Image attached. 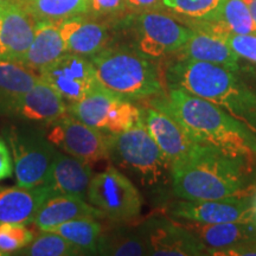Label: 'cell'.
Here are the masks:
<instances>
[{
  "label": "cell",
  "mask_w": 256,
  "mask_h": 256,
  "mask_svg": "<svg viewBox=\"0 0 256 256\" xmlns=\"http://www.w3.org/2000/svg\"><path fill=\"white\" fill-rule=\"evenodd\" d=\"M250 158L218 147L197 144L183 160L172 165L176 196L188 200H222L247 192Z\"/></svg>",
  "instance_id": "obj_1"
},
{
  "label": "cell",
  "mask_w": 256,
  "mask_h": 256,
  "mask_svg": "<svg viewBox=\"0 0 256 256\" xmlns=\"http://www.w3.org/2000/svg\"><path fill=\"white\" fill-rule=\"evenodd\" d=\"M150 104L176 119L192 139L254 159L256 133L212 102L180 89L152 98Z\"/></svg>",
  "instance_id": "obj_2"
},
{
  "label": "cell",
  "mask_w": 256,
  "mask_h": 256,
  "mask_svg": "<svg viewBox=\"0 0 256 256\" xmlns=\"http://www.w3.org/2000/svg\"><path fill=\"white\" fill-rule=\"evenodd\" d=\"M168 88L215 104L256 133V92L226 66L180 58L166 72Z\"/></svg>",
  "instance_id": "obj_3"
},
{
  "label": "cell",
  "mask_w": 256,
  "mask_h": 256,
  "mask_svg": "<svg viewBox=\"0 0 256 256\" xmlns=\"http://www.w3.org/2000/svg\"><path fill=\"white\" fill-rule=\"evenodd\" d=\"M90 60L98 84L124 100L139 101L164 94L158 69L138 49L104 48Z\"/></svg>",
  "instance_id": "obj_4"
},
{
  "label": "cell",
  "mask_w": 256,
  "mask_h": 256,
  "mask_svg": "<svg viewBox=\"0 0 256 256\" xmlns=\"http://www.w3.org/2000/svg\"><path fill=\"white\" fill-rule=\"evenodd\" d=\"M110 158L147 188H162L171 176V164L140 119L124 132L108 134Z\"/></svg>",
  "instance_id": "obj_5"
},
{
  "label": "cell",
  "mask_w": 256,
  "mask_h": 256,
  "mask_svg": "<svg viewBox=\"0 0 256 256\" xmlns=\"http://www.w3.org/2000/svg\"><path fill=\"white\" fill-rule=\"evenodd\" d=\"M2 138L14 159L17 185L34 188L46 183L57 151L46 130L30 124H12L2 128Z\"/></svg>",
  "instance_id": "obj_6"
},
{
  "label": "cell",
  "mask_w": 256,
  "mask_h": 256,
  "mask_svg": "<svg viewBox=\"0 0 256 256\" xmlns=\"http://www.w3.org/2000/svg\"><path fill=\"white\" fill-rule=\"evenodd\" d=\"M87 198L104 214V218L114 222L133 220L142 214V194L133 182L113 165L92 174Z\"/></svg>",
  "instance_id": "obj_7"
},
{
  "label": "cell",
  "mask_w": 256,
  "mask_h": 256,
  "mask_svg": "<svg viewBox=\"0 0 256 256\" xmlns=\"http://www.w3.org/2000/svg\"><path fill=\"white\" fill-rule=\"evenodd\" d=\"M68 106V113L106 134L124 132L142 119L140 108L96 84L84 98Z\"/></svg>",
  "instance_id": "obj_8"
},
{
  "label": "cell",
  "mask_w": 256,
  "mask_h": 256,
  "mask_svg": "<svg viewBox=\"0 0 256 256\" xmlns=\"http://www.w3.org/2000/svg\"><path fill=\"white\" fill-rule=\"evenodd\" d=\"M48 139L57 148L66 154L75 156L88 165L110 158L108 134L88 126L66 113L49 124Z\"/></svg>",
  "instance_id": "obj_9"
},
{
  "label": "cell",
  "mask_w": 256,
  "mask_h": 256,
  "mask_svg": "<svg viewBox=\"0 0 256 256\" xmlns=\"http://www.w3.org/2000/svg\"><path fill=\"white\" fill-rule=\"evenodd\" d=\"M134 24L136 49L150 58H159L179 51L194 32L171 16L158 11L139 14Z\"/></svg>",
  "instance_id": "obj_10"
},
{
  "label": "cell",
  "mask_w": 256,
  "mask_h": 256,
  "mask_svg": "<svg viewBox=\"0 0 256 256\" xmlns=\"http://www.w3.org/2000/svg\"><path fill=\"white\" fill-rule=\"evenodd\" d=\"M40 78L49 83L66 104L80 101L98 84L90 58L70 52L42 69Z\"/></svg>",
  "instance_id": "obj_11"
},
{
  "label": "cell",
  "mask_w": 256,
  "mask_h": 256,
  "mask_svg": "<svg viewBox=\"0 0 256 256\" xmlns=\"http://www.w3.org/2000/svg\"><path fill=\"white\" fill-rule=\"evenodd\" d=\"M174 218L197 223L252 222V197L234 196L222 200H180L168 208Z\"/></svg>",
  "instance_id": "obj_12"
},
{
  "label": "cell",
  "mask_w": 256,
  "mask_h": 256,
  "mask_svg": "<svg viewBox=\"0 0 256 256\" xmlns=\"http://www.w3.org/2000/svg\"><path fill=\"white\" fill-rule=\"evenodd\" d=\"M139 230L146 241L148 255L196 256L208 252L206 246L177 220L151 218L142 223Z\"/></svg>",
  "instance_id": "obj_13"
},
{
  "label": "cell",
  "mask_w": 256,
  "mask_h": 256,
  "mask_svg": "<svg viewBox=\"0 0 256 256\" xmlns=\"http://www.w3.org/2000/svg\"><path fill=\"white\" fill-rule=\"evenodd\" d=\"M140 113L147 132L164 153L171 168L183 160L200 144L188 136L177 120L165 112L150 104L140 108Z\"/></svg>",
  "instance_id": "obj_14"
},
{
  "label": "cell",
  "mask_w": 256,
  "mask_h": 256,
  "mask_svg": "<svg viewBox=\"0 0 256 256\" xmlns=\"http://www.w3.org/2000/svg\"><path fill=\"white\" fill-rule=\"evenodd\" d=\"M66 113L68 106L62 96L40 78L36 84L20 96L5 114L23 122L49 126Z\"/></svg>",
  "instance_id": "obj_15"
},
{
  "label": "cell",
  "mask_w": 256,
  "mask_h": 256,
  "mask_svg": "<svg viewBox=\"0 0 256 256\" xmlns=\"http://www.w3.org/2000/svg\"><path fill=\"white\" fill-rule=\"evenodd\" d=\"M37 20L18 2H11L0 19V60L22 62L34 37Z\"/></svg>",
  "instance_id": "obj_16"
},
{
  "label": "cell",
  "mask_w": 256,
  "mask_h": 256,
  "mask_svg": "<svg viewBox=\"0 0 256 256\" xmlns=\"http://www.w3.org/2000/svg\"><path fill=\"white\" fill-rule=\"evenodd\" d=\"M92 178V166L57 150L48 172L46 183L54 194L84 200Z\"/></svg>",
  "instance_id": "obj_17"
},
{
  "label": "cell",
  "mask_w": 256,
  "mask_h": 256,
  "mask_svg": "<svg viewBox=\"0 0 256 256\" xmlns=\"http://www.w3.org/2000/svg\"><path fill=\"white\" fill-rule=\"evenodd\" d=\"M60 31L66 52L88 58L104 50L110 40L107 25L98 23L88 14L60 22Z\"/></svg>",
  "instance_id": "obj_18"
},
{
  "label": "cell",
  "mask_w": 256,
  "mask_h": 256,
  "mask_svg": "<svg viewBox=\"0 0 256 256\" xmlns=\"http://www.w3.org/2000/svg\"><path fill=\"white\" fill-rule=\"evenodd\" d=\"M52 194L46 185L0 186V223H32L42 204Z\"/></svg>",
  "instance_id": "obj_19"
},
{
  "label": "cell",
  "mask_w": 256,
  "mask_h": 256,
  "mask_svg": "<svg viewBox=\"0 0 256 256\" xmlns=\"http://www.w3.org/2000/svg\"><path fill=\"white\" fill-rule=\"evenodd\" d=\"M194 234L206 246L208 252L232 247L249 241H256V224L252 222L232 223H197L177 220Z\"/></svg>",
  "instance_id": "obj_20"
},
{
  "label": "cell",
  "mask_w": 256,
  "mask_h": 256,
  "mask_svg": "<svg viewBox=\"0 0 256 256\" xmlns=\"http://www.w3.org/2000/svg\"><path fill=\"white\" fill-rule=\"evenodd\" d=\"M80 217L104 218L100 210L88 204L83 198L52 194L42 204L32 223L36 224L42 232H46Z\"/></svg>",
  "instance_id": "obj_21"
},
{
  "label": "cell",
  "mask_w": 256,
  "mask_h": 256,
  "mask_svg": "<svg viewBox=\"0 0 256 256\" xmlns=\"http://www.w3.org/2000/svg\"><path fill=\"white\" fill-rule=\"evenodd\" d=\"M60 22H37L34 40L22 60V64L40 72L66 52L60 36Z\"/></svg>",
  "instance_id": "obj_22"
},
{
  "label": "cell",
  "mask_w": 256,
  "mask_h": 256,
  "mask_svg": "<svg viewBox=\"0 0 256 256\" xmlns=\"http://www.w3.org/2000/svg\"><path fill=\"white\" fill-rule=\"evenodd\" d=\"M179 51L183 55L182 58L218 64L232 72L238 70L240 56L224 40L204 32H192L191 37Z\"/></svg>",
  "instance_id": "obj_23"
},
{
  "label": "cell",
  "mask_w": 256,
  "mask_h": 256,
  "mask_svg": "<svg viewBox=\"0 0 256 256\" xmlns=\"http://www.w3.org/2000/svg\"><path fill=\"white\" fill-rule=\"evenodd\" d=\"M38 80L40 75L20 62L0 60V113L5 114Z\"/></svg>",
  "instance_id": "obj_24"
},
{
  "label": "cell",
  "mask_w": 256,
  "mask_h": 256,
  "mask_svg": "<svg viewBox=\"0 0 256 256\" xmlns=\"http://www.w3.org/2000/svg\"><path fill=\"white\" fill-rule=\"evenodd\" d=\"M37 22H63L89 14L90 0H16Z\"/></svg>",
  "instance_id": "obj_25"
},
{
  "label": "cell",
  "mask_w": 256,
  "mask_h": 256,
  "mask_svg": "<svg viewBox=\"0 0 256 256\" xmlns=\"http://www.w3.org/2000/svg\"><path fill=\"white\" fill-rule=\"evenodd\" d=\"M96 255L140 256L148 255L146 241L139 229L120 226L104 232L100 238Z\"/></svg>",
  "instance_id": "obj_26"
},
{
  "label": "cell",
  "mask_w": 256,
  "mask_h": 256,
  "mask_svg": "<svg viewBox=\"0 0 256 256\" xmlns=\"http://www.w3.org/2000/svg\"><path fill=\"white\" fill-rule=\"evenodd\" d=\"M46 232H54L63 236L78 247L83 255H96L102 235V226L94 217H80Z\"/></svg>",
  "instance_id": "obj_27"
},
{
  "label": "cell",
  "mask_w": 256,
  "mask_h": 256,
  "mask_svg": "<svg viewBox=\"0 0 256 256\" xmlns=\"http://www.w3.org/2000/svg\"><path fill=\"white\" fill-rule=\"evenodd\" d=\"M17 254L25 256H78L83 255L78 247L54 232H43Z\"/></svg>",
  "instance_id": "obj_28"
},
{
  "label": "cell",
  "mask_w": 256,
  "mask_h": 256,
  "mask_svg": "<svg viewBox=\"0 0 256 256\" xmlns=\"http://www.w3.org/2000/svg\"><path fill=\"white\" fill-rule=\"evenodd\" d=\"M216 19L222 20L232 34H256V24L246 0H223Z\"/></svg>",
  "instance_id": "obj_29"
},
{
  "label": "cell",
  "mask_w": 256,
  "mask_h": 256,
  "mask_svg": "<svg viewBox=\"0 0 256 256\" xmlns=\"http://www.w3.org/2000/svg\"><path fill=\"white\" fill-rule=\"evenodd\" d=\"M162 4L176 14L194 20L216 19L223 0H162Z\"/></svg>",
  "instance_id": "obj_30"
},
{
  "label": "cell",
  "mask_w": 256,
  "mask_h": 256,
  "mask_svg": "<svg viewBox=\"0 0 256 256\" xmlns=\"http://www.w3.org/2000/svg\"><path fill=\"white\" fill-rule=\"evenodd\" d=\"M34 240L26 224L0 223V252L2 255L17 254Z\"/></svg>",
  "instance_id": "obj_31"
},
{
  "label": "cell",
  "mask_w": 256,
  "mask_h": 256,
  "mask_svg": "<svg viewBox=\"0 0 256 256\" xmlns=\"http://www.w3.org/2000/svg\"><path fill=\"white\" fill-rule=\"evenodd\" d=\"M226 43L240 57L256 63V34H230L226 38Z\"/></svg>",
  "instance_id": "obj_32"
},
{
  "label": "cell",
  "mask_w": 256,
  "mask_h": 256,
  "mask_svg": "<svg viewBox=\"0 0 256 256\" xmlns=\"http://www.w3.org/2000/svg\"><path fill=\"white\" fill-rule=\"evenodd\" d=\"M126 11V0H90L88 16L92 18H114Z\"/></svg>",
  "instance_id": "obj_33"
},
{
  "label": "cell",
  "mask_w": 256,
  "mask_h": 256,
  "mask_svg": "<svg viewBox=\"0 0 256 256\" xmlns=\"http://www.w3.org/2000/svg\"><path fill=\"white\" fill-rule=\"evenodd\" d=\"M14 159L10 147H8L4 138H0V180L11 177L14 174Z\"/></svg>",
  "instance_id": "obj_34"
},
{
  "label": "cell",
  "mask_w": 256,
  "mask_h": 256,
  "mask_svg": "<svg viewBox=\"0 0 256 256\" xmlns=\"http://www.w3.org/2000/svg\"><path fill=\"white\" fill-rule=\"evenodd\" d=\"M208 254L210 255H229V256H246V255H256V241H249L240 244L232 246V247L217 249V250H210Z\"/></svg>",
  "instance_id": "obj_35"
},
{
  "label": "cell",
  "mask_w": 256,
  "mask_h": 256,
  "mask_svg": "<svg viewBox=\"0 0 256 256\" xmlns=\"http://www.w3.org/2000/svg\"><path fill=\"white\" fill-rule=\"evenodd\" d=\"M126 6L128 11L142 14L147 11H156L164 4L162 0H126Z\"/></svg>",
  "instance_id": "obj_36"
},
{
  "label": "cell",
  "mask_w": 256,
  "mask_h": 256,
  "mask_svg": "<svg viewBox=\"0 0 256 256\" xmlns=\"http://www.w3.org/2000/svg\"><path fill=\"white\" fill-rule=\"evenodd\" d=\"M252 223L256 224V194L252 197Z\"/></svg>",
  "instance_id": "obj_37"
},
{
  "label": "cell",
  "mask_w": 256,
  "mask_h": 256,
  "mask_svg": "<svg viewBox=\"0 0 256 256\" xmlns=\"http://www.w3.org/2000/svg\"><path fill=\"white\" fill-rule=\"evenodd\" d=\"M8 2H0V19H2V14H4V11L6 8V5H8Z\"/></svg>",
  "instance_id": "obj_38"
},
{
  "label": "cell",
  "mask_w": 256,
  "mask_h": 256,
  "mask_svg": "<svg viewBox=\"0 0 256 256\" xmlns=\"http://www.w3.org/2000/svg\"><path fill=\"white\" fill-rule=\"evenodd\" d=\"M16 2V0H0V2Z\"/></svg>",
  "instance_id": "obj_39"
},
{
  "label": "cell",
  "mask_w": 256,
  "mask_h": 256,
  "mask_svg": "<svg viewBox=\"0 0 256 256\" xmlns=\"http://www.w3.org/2000/svg\"><path fill=\"white\" fill-rule=\"evenodd\" d=\"M0 256H2V252H0Z\"/></svg>",
  "instance_id": "obj_40"
}]
</instances>
